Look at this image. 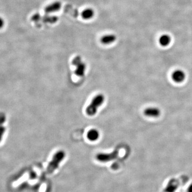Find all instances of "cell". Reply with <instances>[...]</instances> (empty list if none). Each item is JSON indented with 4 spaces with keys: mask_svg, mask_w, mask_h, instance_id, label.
I'll return each mask as SVG.
<instances>
[{
    "mask_svg": "<svg viewBox=\"0 0 192 192\" xmlns=\"http://www.w3.org/2000/svg\"><path fill=\"white\" fill-rule=\"evenodd\" d=\"M105 97L103 94H99L95 96L90 104L86 109V113L89 116H93L96 114L98 108L103 104Z\"/></svg>",
    "mask_w": 192,
    "mask_h": 192,
    "instance_id": "cell-1",
    "label": "cell"
},
{
    "mask_svg": "<svg viewBox=\"0 0 192 192\" xmlns=\"http://www.w3.org/2000/svg\"><path fill=\"white\" fill-rule=\"evenodd\" d=\"M65 157V153L62 151H59L55 153V154L53 155L51 162L48 164L46 169L47 173H51L54 172L58 168L59 164L64 160Z\"/></svg>",
    "mask_w": 192,
    "mask_h": 192,
    "instance_id": "cell-2",
    "label": "cell"
},
{
    "mask_svg": "<svg viewBox=\"0 0 192 192\" xmlns=\"http://www.w3.org/2000/svg\"><path fill=\"white\" fill-rule=\"evenodd\" d=\"M72 64L73 65L76 66L75 74L78 77H83L86 70V65L82 61L81 58L80 56L75 57L72 61Z\"/></svg>",
    "mask_w": 192,
    "mask_h": 192,
    "instance_id": "cell-3",
    "label": "cell"
},
{
    "mask_svg": "<svg viewBox=\"0 0 192 192\" xmlns=\"http://www.w3.org/2000/svg\"><path fill=\"white\" fill-rule=\"evenodd\" d=\"M118 155H119V152L117 151L108 154L100 153L97 155L96 158L100 162H109L115 159L118 157Z\"/></svg>",
    "mask_w": 192,
    "mask_h": 192,
    "instance_id": "cell-4",
    "label": "cell"
},
{
    "mask_svg": "<svg viewBox=\"0 0 192 192\" xmlns=\"http://www.w3.org/2000/svg\"><path fill=\"white\" fill-rule=\"evenodd\" d=\"M144 115L150 117H157L161 114V110L160 109L155 107H148L144 111Z\"/></svg>",
    "mask_w": 192,
    "mask_h": 192,
    "instance_id": "cell-5",
    "label": "cell"
},
{
    "mask_svg": "<svg viewBox=\"0 0 192 192\" xmlns=\"http://www.w3.org/2000/svg\"><path fill=\"white\" fill-rule=\"evenodd\" d=\"M186 78V74L181 69H177L173 72L172 74V78L176 83H181L183 82Z\"/></svg>",
    "mask_w": 192,
    "mask_h": 192,
    "instance_id": "cell-6",
    "label": "cell"
},
{
    "mask_svg": "<svg viewBox=\"0 0 192 192\" xmlns=\"http://www.w3.org/2000/svg\"><path fill=\"white\" fill-rule=\"evenodd\" d=\"M61 4L60 2H54L53 3L51 4L50 5L47 6L45 9V11L46 13H48L57 11L61 9Z\"/></svg>",
    "mask_w": 192,
    "mask_h": 192,
    "instance_id": "cell-7",
    "label": "cell"
},
{
    "mask_svg": "<svg viewBox=\"0 0 192 192\" xmlns=\"http://www.w3.org/2000/svg\"><path fill=\"white\" fill-rule=\"evenodd\" d=\"M99 133L98 130L96 129H91L89 130L87 133V138L89 141H96L99 138Z\"/></svg>",
    "mask_w": 192,
    "mask_h": 192,
    "instance_id": "cell-8",
    "label": "cell"
},
{
    "mask_svg": "<svg viewBox=\"0 0 192 192\" xmlns=\"http://www.w3.org/2000/svg\"><path fill=\"white\" fill-rule=\"evenodd\" d=\"M171 39L169 35L167 34H164L163 35L161 36L159 39V43L160 45L162 46H167L170 44Z\"/></svg>",
    "mask_w": 192,
    "mask_h": 192,
    "instance_id": "cell-9",
    "label": "cell"
},
{
    "mask_svg": "<svg viewBox=\"0 0 192 192\" xmlns=\"http://www.w3.org/2000/svg\"><path fill=\"white\" fill-rule=\"evenodd\" d=\"M116 39V37L114 35H106L101 37V42L104 45H109L110 43L114 42V41H115Z\"/></svg>",
    "mask_w": 192,
    "mask_h": 192,
    "instance_id": "cell-10",
    "label": "cell"
},
{
    "mask_svg": "<svg viewBox=\"0 0 192 192\" xmlns=\"http://www.w3.org/2000/svg\"><path fill=\"white\" fill-rule=\"evenodd\" d=\"M93 16H94V11H93V9H85L82 12V17L84 19H91V18H93Z\"/></svg>",
    "mask_w": 192,
    "mask_h": 192,
    "instance_id": "cell-11",
    "label": "cell"
},
{
    "mask_svg": "<svg viewBox=\"0 0 192 192\" xmlns=\"http://www.w3.org/2000/svg\"><path fill=\"white\" fill-rule=\"evenodd\" d=\"M176 189H177V186H176V184L171 183H169L167 186L165 187V192H174Z\"/></svg>",
    "mask_w": 192,
    "mask_h": 192,
    "instance_id": "cell-12",
    "label": "cell"
},
{
    "mask_svg": "<svg viewBox=\"0 0 192 192\" xmlns=\"http://www.w3.org/2000/svg\"><path fill=\"white\" fill-rule=\"evenodd\" d=\"M6 128L3 126V125H0V142L2 141L3 137L5 134Z\"/></svg>",
    "mask_w": 192,
    "mask_h": 192,
    "instance_id": "cell-13",
    "label": "cell"
},
{
    "mask_svg": "<svg viewBox=\"0 0 192 192\" xmlns=\"http://www.w3.org/2000/svg\"><path fill=\"white\" fill-rule=\"evenodd\" d=\"M6 121V116L3 113H0V125H4Z\"/></svg>",
    "mask_w": 192,
    "mask_h": 192,
    "instance_id": "cell-14",
    "label": "cell"
},
{
    "mask_svg": "<svg viewBox=\"0 0 192 192\" xmlns=\"http://www.w3.org/2000/svg\"><path fill=\"white\" fill-rule=\"evenodd\" d=\"M4 24H5V22L4 21L3 19L0 17V29H1L4 26Z\"/></svg>",
    "mask_w": 192,
    "mask_h": 192,
    "instance_id": "cell-15",
    "label": "cell"
},
{
    "mask_svg": "<svg viewBox=\"0 0 192 192\" xmlns=\"http://www.w3.org/2000/svg\"><path fill=\"white\" fill-rule=\"evenodd\" d=\"M187 192H192V183L190 184V185H189V187L187 189Z\"/></svg>",
    "mask_w": 192,
    "mask_h": 192,
    "instance_id": "cell-16",
    "label": "cell"
}]
</instances>
